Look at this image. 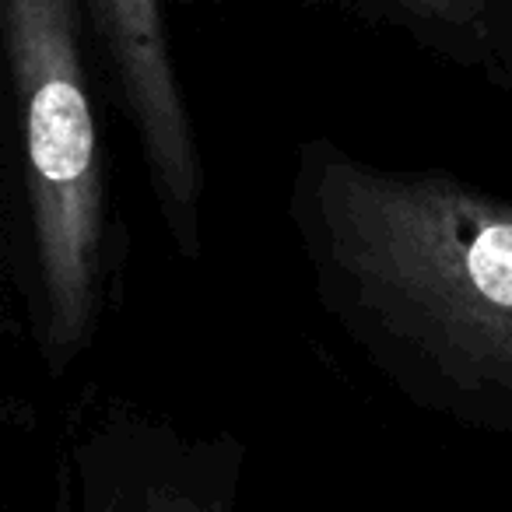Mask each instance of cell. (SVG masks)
Listing matches in <instances>:
<instances>
[{
  "mask_svg": "<svg viewBox=\"0 0 512 512\" xmlns=\"http://www.w3.org/2000/svg\"><path fill=\"white\" fill-rule=\"evenodd\" d=\"M285 214L320 313L397 397L512 435V197L313 137Z\"/></svg>",
  "mask_w": 512,
  "mask_h": 512,
  "instance_id": "6da1fadb",
  "label": "cell"
},
{
  "mask_svg": "<svg viewBox=\"0 0 512 512\" xmlns=\"http://www.w3.org/2000/svg\"><path fill=\"white\" fill-rule=\"evenodd\" d=\"M22 120L43 344L57 365L88 348L106 299V169L78 39V0H0Z\"/></svg>",
  "mask_w": 512,
  "mask_h": 512,
  "instance_id": "7a4b0ae2",
  "label": "cell"
},
{
  "mask_svg": "<svg viewBox=\"0 0 512 512\" xmlns=\"http://www.w3.org/2000/svg\"><path fill=\"white\" fill-rule=\"evenodd\" d=\"M92 8L169 242L186 264H200L207 172L172 60L162 0H92Z\"/></svg>",
  "mask_w": 512,
  "mask_h": 512,
  "instance_id": "3957f363",
  "label": "cell"
},
{
  "mask_svg": "<svg viewBox=\"0 0 512 512\" xmlns=\"http://www.w3.org/2000/svg\"><path fill=\"white\" fill-rule=\"evenodd\" d=\"M390 4L467 43L488 39V0H390Z\"/></svg>",
  "mask_w": 512,
  "mask_h": 512,
  "instance_id": "277c9868",
  "label": "cell"
}]
</instances>
